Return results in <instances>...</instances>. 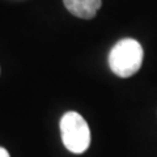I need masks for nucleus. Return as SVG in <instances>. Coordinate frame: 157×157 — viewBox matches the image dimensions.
Here are the masks:
<instances>
[{"mask_svg": "<svg viewBox=\"0 0 157 157\" xmlns=\"http://www.w3.org/2000/svg\"><path fill=\"white\" fill-rule=\"evenodd\" d=\"M63 3L70 13L84 20L93 18L102 6V0H63Z\"/></svg>", "mask_w": 157, "mask_h": 157, "instance_id": "3", "label": "nucleus"}, {"mask_svg": "<svg viewBox=\"0 0 157 157\" xmlns=\"http://www.w3.org/2000/svg\"><path fill=\"white\" fill-rule=\"evenodd\" d=\"M60 135L66 148L72 153H84L90 145V130L86 121L76 111H67L60 119Z\"/></svg>", "mask_w": 157, "mask_h": 157, "instance_id": "2", "label": "nucleus"}, {"mask_svg": "<svg viewBox=\"0 0 157 157\" xmlns=\"http://www.w3.org/2000/svg\"><path fill=\"white\" fill-rule=\"evenodd\" d=\"M143 47L136 39L123 38L109 52V67L119 77H130L140 70L143 63Z\"/></svg>", "mask_w": 157, "mask_h": 157, "instance_id": "1", "label": "nucleus"}, {"mask_svg": "<svg viewBox=\"0 0 157 157\" xmlns=\"http://www.w3.org/2000/svg\"><path fill=\"white\" fill-rule=\"evenodd\" d=\"M0 157H11V156H9V152L6 148L0 147Z\"/></svg>", "mask_w": 157, "mask_h": 157, "instance_id": "4", "label": "nucleus"}]
</instances>
